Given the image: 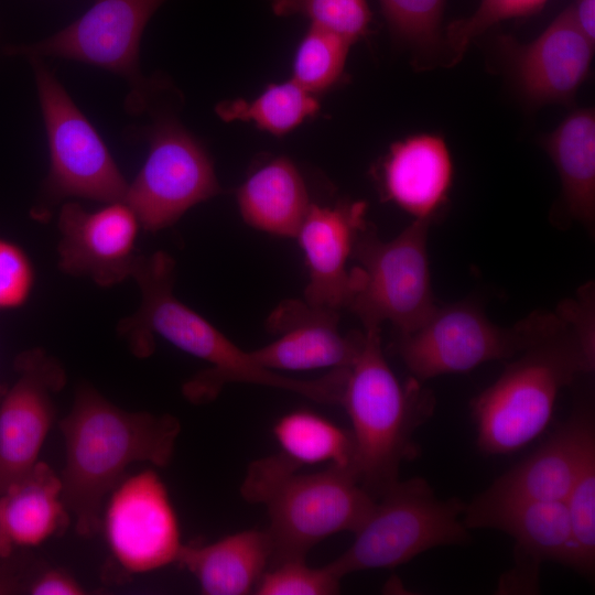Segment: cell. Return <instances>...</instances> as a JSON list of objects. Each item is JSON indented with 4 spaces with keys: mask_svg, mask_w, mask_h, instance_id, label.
I'll list each match as a JSON object with an SVG mask.
<instances>
[{
    "mask_svg": "<svg viewBox=\"0 0 595 595\" xmlns=\"http://www.w3.org/2000/svg\"><path fill=\"white\" fill-rule=\"evenodd\" d=\"M175 262L163 251L140 255L131 278L141 292L138 311L120 321L118 331L131 351L144 358L154 349L159 335L181 350L209 364L183 386L193 403L215 399L229 382H247L283 389L312 401L339 404L344 374L333 369L316 379H295L258 366L249 351L239 348L207 320L173 293Z\"/></svg>",
    "mask_w": 595,
    "mask_h": 595,
    "instance_id": "cell-1",
    "label": "cell"
},
{
    "mask_svg": "<svg viewBox=\"0 0 595 595\" xmlns=\"http://www.w3.org/2000/svg\"><path fill=\"white\" fill-rule=\"evenodd\" d=\"M60 429L65 443L63 500L76 532L91 538L101 529L105 499L129 465L170 464L181 423L171 414L123 410L84 383Z\"/></svg>",
    "mask_w": 595,
    "mask_h": 595,
    "instance_id": "cell-2",
    "label": "cell"
},
{
    "mask_svg": "<svg viewBox=\"0 0 595 595\" xmlns=\"http://www.w3.org/2000/svg\"><path fill=\"white\" fill-rule=\"evenodd\" d=\"M591 289L560 305L562 323L508 364L470 403L477 445L489 455L523 447L548 426L560 391L595 366Z\"/></svg>",
    "mask_w": 595,
    "mask_h": 595,
    "instance_id": "cell-3",
    "label": "cell"
},
{
    "mask_svg": "<svg viewBox=\"0 0 595 595\" xmlns=\"http://www.w3.org/2000/svg\"><path fill=\"white\" fill-rule=\"evenodd\" d=\"M364 333L340 404L351 422V466L377 500L399 480L401 463L416 456L413 434L431 415L433 398L414 378L405 385L398 380L385 358L380 327H364Z\"/></svg>",
    "mask_w": 595,
    "mask_h": 595,
    "instance_id": "cell-4",
    "label": "cell"
},
{
    "mask_svg": "<svg viewBox=\"0 0 595 595\" xmlns=\"http://www.w3.org/2000/svg\"><path fill=\"white\" fill-rule=\"evenodd\" d=\"M562 321L558 307L555 312H534L504 327L493 323L475 302L462 301L437 305L416 329L396 333L392 346L412 378L423 382L513 358Z\"/></svg>",
    "mask_w": 595,
    "mask_h": 595,
    "instance_id": "cell-5",
    "label": "cell"
},
{
    "mask_svg": "<svg viewBox=\"0 0 595 595\" xmlns=\"http://www.w3.org/2000/svg\"><path fill=\"white\" fill-rule=\"evenodd\" d=\"M465 506L458 498L439 499L421 477L398 480L376 500L351 545L327 565L343 578L399 566L436 547L465 544L470 538Z\"/></svg>",
    "mask_w": 595,
    "mask_h": 595,
    "instance_id": "cell-6",
    "label": "cell"
},
{
    "mask_svg": "<svg viewBox=\"0 0 595 595\" xmlns=\"http://www.w3.org/2000/svg\"><path fill=\"white\" fill-rule=\"evenodd\" d=\"M431 221L414 220L398 236L382 240L368 225L358 234L351 269L354 293L347 305L363 327L383 322L396 333L421 326L436 304L428 257V231Z\"/></svg>",
    "mask_w": 595,
    "mask_h": 595,
    "instance_id": "cell-7",
    "label": "cell"
},
{
    "mask_svg": "<svg viewBox=\"0 0 595 595\" xmlns=\"http://www.w3.org/2000/svg\"><path fill=\"white\" fill-rule=\"evenodd\" d=\"M33 64L46 130L50 170L34 209L47 217L64 198L125 202L128 185L105 142L40 58Z\"/></svg>",
    "mask_w": 595,
    "mask_h": 595,
    "instance_id": "cell-8",
    "label": "cell"
},
{
    "mask_svg": "<svg viewBox=\"0 0 595 595\" xmlns=\"http://www.w3.org/2000/svg\"><path fill=\"white\" fill-rule=\"evenodd\" d=\"M269 515V567L305 560L318 542L337 532L355 533L376 499L360 485L351 465H328L312 474L292 473L263 497Z\"/></svg>",
    "mask_w": 595,
    "mask_h": 595,
    "instance_id": "cell-9",
    "label": "cell"
},
{
    "mask_svg": "<svg viewBox=\"0 0 595 595\" xmlns=\"http://www.w3.org/2000/svg\"><path fill=\"white\" fill-rule=\"evenodd\" d=\"M165 1L96 0L65 29L9 52L29 58H69L110 71L130 84L127 106L140 113L150 107L154 87L140 73L139 45L149 20Z\"/></svg>",
    "mask_w": 595,
    "mask_h": 595,
    "instance_id": "cell-10",
    "label": "cell"
},
{
    "mask_svg": "<svg viewBox=\"0 0 595 595\" xmlns=\"http://www.w3.org/2000/svg\"><path fill=\"white\" fill-rule=\"evenodd\" d=\"M149 141L148 158L128 185L125 202L142 228L158 231L221 188L208 153L176 119L156 115Z\"/></svg>",
    "mask_w": 595,
    "mask_h": 595,
    "instance_id": "cell-11",
    "label": "cell"
},
{
    "mask_svg": "<svg viewBox=\"0 0 595 595\" xmlns=\"http://www.w3.org/2000/svg\"><path fill=\"white\" fill-rule=\"evenodd\" d=\"M101 528L110 554L128 574L177 563L184 545L167 489L152 469L116 485L104 507Z\"/></svg>",
    "mask_w": 595,
    "mask_h": 595,
    "instance_id": "cell-12",
    "label": "cell"
},
{
    "mask_svg": "<svg viewBox=\"0 0 595 595\" xmlns=\"http://www.w3.org/2000/svg\"><path fill=\"white\" fill-rule=\"evenodd\" d=\"M18 377L0 400V494L39 462L54 423V397L66 383L61 363L41 348L15 360Z\"/></svg>",
    "mask_w": 595,
    "mask_h": 595,
    "instance_id": "cell-13",
    "label": "cell"
},
{
    "mask_svg": "<svg viewBox=\"0 0 595 595\" xmlns=\"http://www.w3.org/2000/svg\"><path fill=\"white\" fill-rule=\"evenodd\" d=\"M594 44L567 7L534 40L498 37V48L522 98L533 107L571 102L588 77Z\"/></svg>",
    "mask_w": 595,
    "mask_h": 595,
    "instance_id": "cell-14",
    "label": "cell"
},
{
    "mask_svg": "<svg viewBox=\"0 0 595 595\" xmlns=\"http://www.w3.org/2000/svg\"><path fill=\"white\" fill-rule=\"evenodd\" d=\"M57 224L58 267L63 272L86 277L102 288L131 278L140 257L136 244L141 224L126 202L107 203L94 212L67 202Z\"/></svg>",
    "mask_w": 595,
    "mask_h": 595,
    "instance_id": "cell-15",
    "label": "cell"
},
{
    "mask_svg": "<svg viewBox=\"0 0 595 595\" xmlns=\"http://www.w3.org/2000/svg\"><path fill=\"white\" fill-rule=\"evenodd\" d=\"M338 322L339 311L305 300H284L266 322L278 338L249 353L258 366L272 371L349 368L363 348L365 333L343 334Z\"/></svg>",
    "mask_w": 595,
    "mask_h": 595,
    "instance_id": "cell-16",
    "label": "cell"
},
{
    "mask_svg": "<svg viewBox=\"0 0 595 595\" xmlns=\"http://www.w3.org/2000/svg\"><path fill=\"white\" fill-rule=\"evenodd\" d=\"M365 202L334 206L311 204L295 235L305 258L309 282L304 300L339 311L354 293V277L347 262L358 234L368 225Z\"/></svg>",
    "mask_w": 595,
    "mask_h": 595,
    "instance_id": "cell-17",
    "label": "cell"
},
{
    "mask_svg": "<svg viewBox=\"0 0 595 595\" xmlns=\"http://www.w3.org/2000/svg\"><path fill=\"white\" fill-rule=\"evenodd\" d=\"M463 522L468 529H496L516 542L519 561L539 565L543 561L571 566L572 543L564 500L498 497L487 493L466 504Z\"/></svg>",
    "mask_w": 595,
    "mask_h": 595,
    "instance_id": "cell-18",
    "label": "cell"
},
{
    "mask_svg": "<svg viewBox=\"0 0 595 595\" xmlns=\"http://www.w3.org/2000/svg\"><path fill=\"white\" fill-rule=\"evenodd\" d=\"M453 160L441 136L421 133L394 142L381 164L386 198L414 220L432 223L447 201Z\"/></svg>",
    "mask_w": 595,
    "mask_h": 595,
    "instance_id": "cell-19",
    "label": "cell"
},
{
    "mask_svg": "<svg viewBox=\"0 0 595 595\" xmlns=\"http://www.w3.org/2000/svg\"><path fill=\"white\" fill-rule=\"evenodd\" d=\"M595 440L591 411L577 410L537 451L485 493L510 498L565 500L587 445Z\"/></svg>",
    "mask_w": 595,
    "mask_h": 595,
    "instance_id": "cell-20",
    "label": "cell"
},
{
    "mask_svg": "<svg viewBox=\"0 0 595 595\" xmlns=\"http://www.w3.org/2000/svg\"><path fill=\"white\" fill-rule=\"evenodd\" d=\"M71 520L61 477L39 461L0 494V560L9 559L18 549L37 547L63 534Z\"/></svg>",
    "mask_w": 595,
    "mask_h": 595,
    "instance_id": "cell-21",
    "label": "cell"
},
{
    "mask_svg": "<svg viewBox=\"0 0 595 595\" xmlns=\"http://www.w3.org/2000/svg\"><path fill=\"white\" fill-rule=\"evenodd\" d=\"M270 558L267 531L250 529L208 544H184L177 564L194 575L203 594L245 595L255 591Z\"/></svg>",
    "mask_w": 595,
    "mask_h": 595,
    "instance_id": "cell-22",
    "label": "cell"
},
{
    "mask_svg": "<svg viewBox=\"0 0 595 595\" xmlns=\"http://www.w3.org/2000/svg\"><path fill=\"white\" fill-rule=\"evenodd\" d=\"M237 203L249 226L281 237H295L311 205L304 180L286 156L252 172L238 188Z\"/></svg>",
    "mask_w": 595,
    "mask_h": 595,
    "instance_id": "cell-23",
    "label": "cell"
},
{
    "mask_svg": "<svg viewBox=\"0 0 595 595\" xmlns=\"http://www.w3.org/2000/svg\"><path fill=\"white\" fill-rule=\"evenodd\" d=\"M561 180L562 198L570 218L588 229L595 221V111L570 112L542 140Z\"/></svg>",
    "mask_w": 595,
    "mask_h": 595,
    "instance_id": "cell-24",
    "label": "cell"
},
{
    "mask_svg": "<svg viewBox=\"0 0 595 595\" xmlns=\"http://www.w3.org/2000/svg\"><path fill=\"white\" fill-rule=\"evenodd\" d=\"M273 435L280 454L298 469L316 464L351 465L350 431L311 411H294L281 416L273 426Z\"/></svg>",
    "mask_w": 595,
    "mask_h": 595,
    "instance_id": "cell-25",
    "label": "cell"
},
{
    "mask_svg": "<svg viewBox=\"0 0 595 595\" xmlns=\"http://www.w3.org/2000/svg\"><path fill=\"white\" fill-rule=\"evenodd\" d=\"M320 110L317 96L293 79L270 84L259 96L248 100L236 98L216 106L224 121H246L274 136H283Z\"/></svg>",
    "mask_w": 595,
    "mask_h": 595,
    "instance_id": "cell-26",
    "label": "cell"
},
{
    "mask_svg": "<svg viewBox=\"0 0 595 595\" xmlns=\"http://www.w3.org/2000/svg\"><path fill=\"white\" fill-rule=\"evenodd\" d=\"M351 44L335 32L311 24L296 47L291 79L315 96L328 90L343 76Z\"/></svg>",
    "mask_w": 595,
    "mask_h": 595,
    "instance_id": "cell-27",
    "label": "cell"
},
{
    "mask_svg": "<svg viewBox=\"0 0 595 595\" xmlns=\"http://www.w3.org/2000/svg\"><path fill=\"white\" fill-rule=\"evenodd\" d=\"M393 39L415 55L434 57L445 50L442 19L446 0H379Z\"/></svg>",
    "mask_w": 595,
    "mask_h": 595,
    "instance_id": "cell-28",
    "label": "cell"
},
{
    "mask_svg": "<svg viewBox=\"0 0 595 595\" xmlns=\"http://www.w3.org/2000/svg\"><path fill=\"white\" fill-rule=\"evenodd\" d=\"M564 501L571 529V567L591 575L595 564V440L587 445Z\"/></svg>",
    "mask_w": 595,
    "mask_h": 595,
    "instance_id": "cell-29",
    "label": "cell"
},
{
    "mask_svg": "<svg viewBox=\"0 0 595 595\" xmlns=\"http://www.w3.org/2000/svg\"><path fill=\"white\" fill-rule=\"evenodd\" d=\"M279 17L302 15L311 24L335 32L351 43L365 36L371 24L366 0H268Z\"/></svg>",
    "mask_w": 595,
    "mask_h": 595,
    "instance_id": "cell-30",
    "label": "cell"
},
{
    "mask_svg": "<svg viewBox=\"0 0 595 595\" xmlns=\"http://www.w3.org/2000/svg\"><path fill=\"white\" fill-rule=\"evenodd\" d=\"M548 0H480L468 17L451 22L444 33L447 65H455L463 57L474 39L495 24L539 12Z\"/></svg>",
    "mask_w": 595,
    "mask_h": 595,
    "instance_id": "cell-31",
    "label": "cell"
},
{
    "mask_svg": "<svg viewBox=\"0 0 595 595\" xmlns=\"http://www.w3.org/2000/svg\"><path fill=\"white\" fill-rule=\"evenodd\" d=\"M340 580L326 564L311 567L305 560L282 562L267 570L258 582V595H332L340 589Z\"/></svg>",
    "mask_w": 595,
    "mask_h": 595,
    "instance_id": "cell-32",
    "label": "cell"
},
{
    "mask_svg": "<svg viewBox=\"0 0 595 595\" xmlns=\"http://www.w3.org/2000/svg\"><path fill=\"white\" fill-rule=\"evenodd\" d=\"M33 284L34 269L25 251L0 238V310L22 306Z\"/></svg>",
    "mask_w": 595,
    "mask_h": 595,
    "instance_id": "cell-33",
    "label": "cell"
},
{
    "mask_svg": "<svg viewBox=\"0 0 595 595\" xmlns=\"http://www.w3.org/2000/svg\"><path fill=\"white\" fill-rule=\"evenodd\" d=\"M32 595H82L85 588L69 573L61 569H47L41 572L28 588Z\"/></svg>",
    "mask_w": 595,
    "mask_h": 595,
    "instance_id": "cell-34",
    "label": "cell"
},
{
    "mask_svg": "<svg viewBox=\"0 0 595 595\" xmlns=\"http://www.w3.org/2000/svg\"><path fill=\"white\" fill-rule=\"evenodd\" d=\"M570 8L578 28L595 43V0H574Z\"/></svg>",
    "mask_w": 595,
    "mask_h": 595,
    "instance_id": "cell-35",
    "label": "cell"
},
{
    "mask_svg": "<svg viewBox=\"0 0 595 595\" xmlns=\"http://www.w3.org/2000/svg\"><path fill=\"white\" fill-rule=\"evenodd\" d=\"M20 588L21 583L17 576L0 572V595L14 594Z\"/></svg>",
    "mask_w": 595,
    "mask_h": 595,
    "instance_id": "cell-36",
    "label": "cell"
},
{
    "mask_svg": "<svg viewBox=\"0 0 595 595\" xmlns=\"http://www.w3.org/2000/svg\"><path fill=\"white\" fill-rule=\"evenodd\" d=\"M4 390H6V389H3L2 387H0V400H1V398H2V394H3Z\"/></svg>",
    "mask_w": 595,
    "mask_h": 595,
    "instance_id": "cell-37",
    "label": "cell"
},
{
    "mask_svg": "<svg viewBox=\"0 0 595 595\" xmlns=\"http://www.w3.org/2000/svg\"><path fill=\"white\" fill-rule=\"evenodd\" d=\"M0 562H1V560H0Z\"/></svg>",
    "mask_w": 595,
    "mask_h": 595,
    "instance_id": "cell-38",
    "label": "cell"
}]
</instances>
